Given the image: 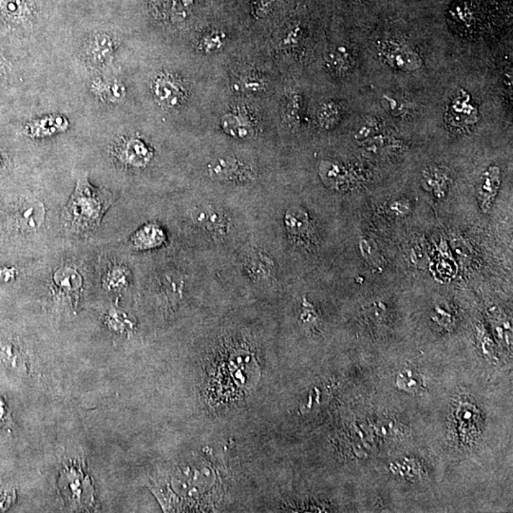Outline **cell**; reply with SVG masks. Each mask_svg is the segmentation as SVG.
<instances>
[{
    "label": "cell",
    "mask_w": 513,
    "mask_h": 513,
    "mask_svg": "<svg viewBox=\"0 0 513 513\" xmlns=\"http://www.w3.org/2000/svg\"><path fill=\"white\" fill-rule=\"evenodd\" d=\"M469 102H471V97L465 92H462L460 96L455 97L453 104L451 105V114L453 117L458 115L461 117L460 119H464V122L473 124V122L477 121V114L476 109Z\"/></svg>",
    "instance_id": "cell-18"
},
{
    "label": "cell",
    "mask_w": 513,
    "mask_h": 513,
    "mask_svg": "<svg viewBox=\"0 0 513 513\" xmlns=\"http://www.w3.org/2000/svg\"><path fill=\"white\" fill-rule=\"evenodd\" d=\"M224 37V33L218 32V31L207 33L202 40L201 46L202 50L209 53L219 51L225 44Z\"/></svg>",
    "instance_id": "cell-21"
},
{
    "label": "cell",
    "mask_w": 513,
    "mask_h": 513,
    "mask_svg": "<svg viewBox=\"0 0 513 513\" xmlns=\"http://www.w3.org/2000/svg\"><path fill=\"white\" fill-rule=\"evenodd\" d=\"M330 62L338 71H346L350 68V55L345 48H338L330 55Z\"/></svg>",
    "instance_id": "cell-22"
},
{
    "label": "cell",
    "mask_w": 513,
    "mask_h": 513,
    "mask_svg": "<svg viewBox=\"0 0 513 513\" xmlns=\"http://www.w3.org/2000/svg\"><path fill=\"white\" fill-rule=\"evenodd\" d=\"M225 132L240 139H247L253 135V127L250 121L237 115H228L224 122Z\"/></svg>",
    "instance_id": "cell-19"
},
{
    "label": "cell",
    "mask_w": 513,
    "mask_h": 513,
    "mask_svg": "<svg viewBox=\"0 0 513 513\" xmlns=\"http://www.w3.org/2000/svg\"><path fill=\"white\" fill-rule=\"evenodd\" d=\"M55 282L59 293L71 299H73L74 296H78L82 286L81 276L70 268H63L56 271Z\"/></svg>",
    "instance_id": "cell-10"
},
{
    "label": "cell",
    "mask_w": 513,
    "mask_h": 513,
    "mask_svg": "<svg viewBox=\"0 0 513 513\" xmlns=\"http://www.w3.org/2000/svg\"><path fill=\"white\" fill-rule=\"evenodd\" d=\"M114 202L112 195L79 179L70 201L64 207L61 224L73 234H87L99 227L105 212Z\"/></svg>",
    "instance_id": "cell-1"
},
{
    "label": "cell",
    "mask_w": 513,
    "mask_h": 513,
    "mask_svg": "<svg viewBox=\"0 0 513 513\" xmlns=\"http://www.w3.org/2000/svg\"><path fill=\"white\" fill-rule=\"evenodd\" d=\"M165 240L164 231L158 225L150 224L140 228L132 236L130 243L135 250H146L158 247Z\"/></svg>",
    "instance_id": "cell-8"
},
{
    "label": "cell",
    "mask_w": 513,
    "mask_h": 513,
    "mask_svg": "<svg viewBox=\"0 0 513 513\" xmlns=\"http://www.w3.org/2000/svg\"><path fill=\"white\" fill-rule=\"evenodd\" d=\"M89 55L96 63H104L109 60L112 55L110 38L105 35L94 37L89 45Z\"/></svg>",
    "instance_id": "cell-20"
},
{
    "label": "cell",
    "mask_w": 513,
    "mask_h": 513,
    "mask_svg": "<svg viewBox=\"0 0 513 513\" xmlns=\"http://www.w3.org/2000/svg\"><path fill=\"white\" fill-rule=\"evenodd\" d=\"M425 189L438 199H443L449 192V177L440 169H431L423 175Z\"/></svg>",
    "instance_id": "cell-15"
},
{
    "label": "cell",
    "mask_w": 513,
    "mask_h": 513,
    "mask_svg": "<svg viewBox=\"0 0 513 513\" xmlns=\"http://www.w3.org/2000/svg\"><path fill=\"white\" fill-rule=\"evenodd\" d=\"M60 479V487L64 496L73 501L71 502V504L73 503L80 507H88L89 503L94 500V489L81 471H76L74 468L67 469Z\"/></svg>",
    "instance_id": "cell-2"
},
{
    "label": "cell",
    "mask_w": 513,
    "mask_h": 513,
    "mask_svg": "<svg viewBox=\"0 0 513 513\" xmlns=\"http://www.w3.org/2000/svg\"><path fill=\"white\" fill-rule=\"evenodd\" d=\"M274 0H254V10L258 17H263L271 7Z\"/></svg>",
    "instance_id": "cell-25"
},
{
    "label": "cell",
    "mask_w": 513,
    "mask_h": 513,
    "mask_svg": "<svg viewBox=\"0 0 513 513\" xmlns=\"http://www.w3.org/2000/svg\"><path fill=\"white\" fill-rule=\"evenodd\" d=\"M209 175L218 181H229L240 174L241 165L236 159L220 157L209 164Z\"/></svg>",
    "instance_id": "cell-12"
},
{
    "label": "cell",
    "mask_w": 513,
    "mask_h": 513,
    "mask_svg": "<svg viewBox=\"0 0 513 513\" xmlns=\"http://www.w3.org/2000/svg\"><path fill=\"white\" fill-rule=\"evenodd\" d=\"M192 218L195 224L211 231H220L225 227L224 217L211 207H201L194 210Z\"/></svg>",
    "instance_id": "cell-14"
},
{
    "label": "cell",
    "mask_w": 513,
    "mask_h": 513,
    "mask_svg": "<svg viewBox=\"0 0 513 513\" xmlns=\"http://www.w3.org/2000/svg\"><path fill=\"white\" fill-rule=\"evenodd\" d=\"M67 127H68V123L62 117H49L28 123L25 125L24 130L26 134L37 138L64 132Z\"/></svg>",
    "instance_id": "cell-11"
},
{
    "label": "cell",
    "mask_w": 513,
    "mask_h": 513,
    "mask_svg": "<svg viewBox=\"0 0 513 513\" xmlns=\"http://www.w3.org/2000/svg\"><path fill=\"white\" fill-rule=\"evenodd\" d=\"M119 155L125 163L134 166L147 165L151 158L150 150L142 141L138 139H130L125 142L119 151Z\"/></svg>",
    "instance_id": "cell-9"
},
{
    "label": "cell",
    "mask_w": 513,
    "mask_h": 513,
    "mask_svg": "<svg viewBox=\"0 0 513 513\" xmlns=\"http://www.w3.org/2000/svg\"><path fill=\"white\" fill-rule=\"evenodd\" d=\"M29 11L27 0H0V22L8 28L24 24Z\"/></svg>",
    "instance_id": "cell-6"
},
{
    "label": "cell",
    "mask_w": 513,
    "mask_h": 513,
    "mask_svg": "<svg viewBox=\"0 0 513 513\" xmlns=\"http://www.w3.org/2000/svg\"><path fill=\"white\" fill-rule=\"evenodd\" d=\"M379 50L390 65L399 70L414 71L421 67V59L419 55L404 45L392 41H386L379 43Z\"/></svg>",
    "instance_id": "cell-3"
},
{
    "label": "cell",
    "mask_w": 513,
    "mask_h": 513,
    "mask_svg": "<svg viewBox=\"0 0 513 513\" xmlns=\"http://www.w3.org/2000/svg\"><path fill=\"white\" fill-rule=\"evenodd\" d=\"M501 183V171L498 166H489L482 173L476 186L477 202L482 212L487 213L494 207Z\"/></svg>",
    "instance_id": "cell-4"
},
{
    "label": "cell",
    "mask_w": 513,
    "mask_h": 513,
    "mask_svg": "<svg viewBox=\"0 0 513 513\" xmlns=\"http://www.w3.org/2000/svg\"><path fill=\"white\" fill-rule=\"evenodd\" d=\"M379 128H381V123L379 120L374 117L370 118L364 123L363 127L359 128L358 132L356 133V139L359 141L368 139L372 135L378 132Z\"/></svg>",
    "instance_id": "cell-23"
},
{
    "label": "cell",
    "mask_w": 513,
    "mask_h": 513,
    "mask_svg": "<svg viewBox=\"0 0 513 513\" xmlns=\"http://www.w3.org/2000/svg\"><path fill=\"white\" fill-rule=\"evenodd\" d=\"M286 229L293 235H302L308 230L310 225V219L307 212L299 207H292L286 212Z\"/></svg>",
    "instance_id": "cell-17"
},
{
    "label": "cell",
    "mask_w": 513,
    "mask_h": 513,
    "mask_svg": "<svg viewBox=\"0 0 513 513\" xmlns=\"http://www.w3.org/2000/svg\"><path fill=\"white\" fill-rule=\"evenodd\" d=\"M154 94L164 106L175 107L186 99V89L183 84L173 76H159L154 82Z\"/></svg>",
    "instance_id": "cell-5"
},
{
    "label": "cell",
    "mask_w": 513,
    "mask_h": 513,
    "mask_svg": "<svg viewBox=\"0 0 513 513\" xmlns=\"http://www.w3.org/2000/svg\"><path fill=\"white\" fill-rule=\"evenodd\" d=\"M194 0H161V11L171 21H182L191 14Z\"/></svg>",
    "instance_id": "cell-16"
},
{
    "label": "cell",
    "mask_w": 513,
    "mask_h": 513,
    "mask_svg": "<svg viewBox=\"0 0 513 513\" xmlns=\"http://www.w3.org/2000/svg\"><path fill=\"white\" fill-rule=\"evenodd\" d=\"M232 89L240 94H258L266 89V82L255 71H245L233 79Z\"/></svg>",
    "instance_id": "cell-13"
},
{
    "label": "cell",
    "mask_w": 513,
    "mask_h": 513,
    "mask_svg": "<svg viewBox=\"0 0 513 513\" xmlns=\"http://www.w3.org/2000/svg\"><path fill=\"white\" fill-rule=\"evenodd\" d=\"M127 275L124 269L119 268L114 269L107 277L106 284L110 289H118L120 286H125Z\"/></svg>",
    "instance_id": "cell-24"
},
{
    "label": "cell",
    "mask_w": 513,
    "mask_h": 513,
    "mask_svg": "<svg viewBox=\"0 0 513 513\" xmlns=\"http://www.w3.org/2000/svg\"><path fill=\"white\" fill-rule=\"evenodd\" d=\"M45 209L42 202H26L17 212V223L19 227L26 231L37 229L44 220Z\"/></svg>",
    "instance_id": "cell-7"
}]
</instances>
